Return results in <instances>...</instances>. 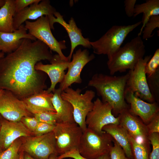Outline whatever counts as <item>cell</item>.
Instances as JSON below:
<instances>
[{
	"mask_svg": "<svg viewBox=\"0 0 159 159\" xmlns=\"http://www.w3.org/2000/svg\"><path fill=\"white\" fill-rule=\"evenodd\" d=\"M49 49L39 40L24 39L17 49L0 59V89L11 92L21 100L44 90L47 74L35 66L42 60L52 59Z\"/></svg>",
	"mask_w": 159,
	"mask_h": 159,
	"instance_id": "1",
	"label": "cell"
},
{
	"mask_svg": "<svg viewBox=\"0 0 159 159\" xmlns=\"http://www.w3.org/2000/svg\"><path fill=\"white\" fill-rule=\"evenodd\" d=\"M128 77V73L120 76L97 73L92 76L88 85L95 89L103 102L111 106L112 114L118 115L124 110L129 108L124 97Z\"/></svg>",
	"mask_w": 159,
	"mask_h": 159,
	"instance_id": "2",
	"label": "cell"
},
{
	"mask_svg": "<svg viewBox=\"0 0 159 159\" xmlns=\"http://www.w3.org/2000/svg\"><path fill=\"white\" fill-rule=\"evenodd\" d=\"M145 52V46L140 36L133 38L108 59L107 65L110 75L133 69L139 60L143 58Z\"/></svg>",
	"mask_w": 159,
	"mask_h": 159,
	"instance_id": "3",
	"label": "cell"
},
{
	"mask_svg": "<svg viewBox=\"0 0 159 159\" xmlns=\"http://www.w3.org/2000/svg\"><path fill=\"white\" fill-rule=\"evenodd\" d=\"M142 23L127 25H114L98 40L90 42L94 53L106 55L108 59L121 47L128 34Z\"/></svg>",
	"mask_w": 159,
	"mask_h": 159,
	"instance_id": "4",
	"label": "cell"
},
{
	"mask_svg": "<svg viewBox=\"0 0 159 159\" xmlns=\"http://www.w3.org/2000/svg\"><path fill=\"white\" fill-rule=\"evenodd\" d=\"M113 139L105 132L100 135L87 128L83 132L78 150L86 158L97 159L109 153L113 145Z\"/></svg>",
	"mask_w": 159,
	"mask_h": 159,
	"instance_id": "5",
	"label": "cell"
},
{
	"mask_svg": "<svg viewBox=\"0 0 159 159\" xmlns=\"http://www.w3.org/2000/svg\"><path fill=\"white\" fill-rule=\"evenodd\" d=\"M81 92L79 88L74 90L69 87L62 92L61 97L72 105L75 122L83 132L87 128L86 118L92 108L94 103L92 100L95 96V92L91 90H87L84 94Z\"/></svg>",
	"mask_w": 159,
	"mask_h": 159,
	"instance_id": "6",
	"label": "cell"
},
{
	"mask_svg": "<svg viewBox=\"0 0 159 159\" xmlns=\"http://www.w3.org/2000/svg\"><path fill=\"white\" fill-rule=\"evenodd\" d=\"M25 27L29 34L45 43L49 49L56 52L63 60L68 61L62 51L66 49L64 40L58 41L53 35L48 16H43L33 22L26 20Z\"/></svg>",
	"mask_w": 159,
	"mask_h": 159,
	"instance_id": "7",
	"label": "cell"
},
{
	"mask_svg": "<svg viewBox=\"0 0 159 159\" xmlns=\"http://www.w3.org/2000/svg\"><path fill=\"white\" fill-rule=\"evenodd\" d=\"M58 155L78 149L83 131L76 123H57L53 130Z\"/></svg>",
	"mask_w": 159,
	"mask_h": 159,
	"instance_id": "8",
	"label": "cell"
},
{
	"mask_svg": "<svg viewBox=\"0 0 159 159\" xmlns=\"http://www.w3.org/2000/svg\"><path fill=\"white\" fill-rule=\"evenodd\" d=\"M22 140L21 151L35 159H49L51 155L57 153L53 131L41 135L22 137Z\"/></svg>",
	"mask_w": 159,
	"mask_h": 159,
	"instance_id": "9",
	"label": "cell"
},
{
	"mask_svg": "<svg viewBox=\"0 0 159 159\" xmlns=\"http://www.w3.org/2000/svg\"><path fill=\"white\" fill-rule=\"evenodd\" d=\"M151 57L147 55L140 59L133 69L129 70L126 85L136 96L149 103L155 102L150 91L145 72L146 65Z\"/></svg>",
	"mask_w": 159,
	"mask_h": 159,
	"instance_id": "10",
	"label": "cell"
},
{
	"mask_svg": "<svg viewBox=\"0 0 159 159\" xmlns=\"http://www.w3.org/2000/svg\"><path fill=\"white\" fill-rule=\"evenodd\" d=\"M93 103L92 110L86 117L87 128L101 135L104 132L102 129L105 126L110 124H119V118L114 116L112 113V108L109 104L98 98Z\"/></svg>",
	"mask_w": 159,
	"mask_h": 159,
	"instance_id": "11",
	"label": "cell"
},
{
	"mask_svg": "<svg viewBox=\"0 0 159 159\" xmlns=\"http://www.w3.org/2000/svg\"><path fill=\"white\" fill-rule=\"evenodd\" d=\"M72 57V60L69 64L68 71L58 88L62 92L74 83H82L81 71L87 64L95 58V56L93 54H90L87 49L82 50L80 49L73 54Z\"/></svg>",
	"mask_w": 159,
	"mask_h": 159,
	"instance_id": "12",
	"label": "cell"
},
{
	"mask_svg": "<svg viewBox=\"0 0 159 159\" xmlns=\"http://www.w3.org/2000/svg\"><path fill=\"white\" fill-rule=\"evenodd\" d=\"M0 115L10 121H21L24 117H32L22 100L17 97L11 92L4 90L0 98Z\"/></svg>",
	"mask_w": 159,
	"mask_h": 159,
	"instance_id": "13",
	"label": "cell"
},
{
	"mask_svg": "<svg viewBox=\"0 0 159 159\" xmlns=\"http://www.w3.org/2000/svg\"><path fill=\"white\" fill-rule=\"evenodd\" d=\"M48 18L51 29H54V24L57 23L65 29L68 33L71 44L70 51L67 57L69 61H70L74 50L77 47L82 45L86 48L90 49L92 47L89 39L83 37L81 30L77 27L73 17L70 18L69 23H67L64 19L63 16L59 12L56 11L54 16Z\"/></svg>",
	"mask_w": 159,
	"mask_h": 159,
	"instance_id": "14",
	"label": "cell"
},
{
	"mask_svg": "<svg viewBox=\"0 0 159 159\" xmlns=\"http://www.w3.org/2000/svg\"><path fill=\"white\" fill-rule=\"evenodd\" d=\"M124 97L129 106V110L133 115L139 117L146 125L159 112L158 103H149L136 96L130 90L126 87Z\"/></svg>",
	"mask_w": 159,
	"mask_h": 159,
	"instance_id": "15",
	"label": "cell"
},
{
	"mask_svg": "<svg viewBox=\"0 0 159 159\" xmlns=\"http://www.w3.org/2000/svg\"><path fill=\"white\" fill-rule=\"evenodd\" d=\"M0 146L3 151L19 138L34 136L21 121H9L0 115Z\"/></svg>",
	"mask_w": 159,
	"mask_h": 159,
	"instance_id": "16",
	"label": "cell"
},
{
	"mask_svg": "<svg viewBox=\"0 0 159 159\" xmlns=\"http://www.w3.org/2000/svg\"><path fill=\"white\" fill-rule=\"evenodd\" d=\"M128 108L124 110L118 115L119 124L137 142L150 145L146 125L138 117L131 113Z\"/></svg>",
	"mask_w": 159,
	"mask_h": 159,
	"instance_id": "17",
	"label": "cell"
},
{
	"mask_svg": "<svg viewBox=\"0 0 159 159\" xmlns=\"http://www.w3.org/2000/svg\"><path fill=\"white\" fill-rule=\"evenodd\" d=\"M56 11L49 0H41L39 3L32 4L14 14L13 21L14 30L18 29L28 20H37L44 15L49 17L54 16Z\"/></svg>",
	"mask_w": 159,
	"mask_h": 159,
	"instance_id": "18",
	"label": "cell"
},
{
	"mask_svg": "<svg viewBox=\"0 0 159 159\" xmlns=\"http://www.w3.org/2000/svg\"><path fill=\"white\" fill-rule=\"evenodd\" d=\"M69 62L62 59L57 54L53 55L50 64H44L40 62L36 64L35 69L44 72L49 77L51 84L47 90L49 92L53 93L57 84L62 81L65 75V70L68 68Z\"/></svg>",
	"mask_w": 159,
	"mask_h": 159,
	"instance_id": "19",
	"label": "cell"
},
{
	"mask_svg": "<svg viewBox=\"0 0 159 159\" xmlns=\"http://www.w3.org/2000/svg\"><path fill=\"white\" fill-rule=\"evenodd\" d=\"M24 26L21 25L18 29L11 33L0 32V50L4 53H10L17 49L24 39L35 41L36 39L27 32Z\"/></svg>",
	"mask_w": 159,
	"mask_h": 159,
	"instance_id": "20",
	"label": "cell"
},
{
	"mask_svg": "<svg viewBox=\"0 0 159 159\" xmlns=\"http://www.w3.org/2000/svg\"><path fill=\"white\" fill-rule=\"evenodd\" d=\"M53 96L52 92L44 90L22 100L28 110L33 115L44 112H56L51 101Z\"/></svg>",
	"mask_w": 159,
	"mask_h": 159,
	"instance_id": "21",
	"label": "cell"
},
{
	"mask_svg": "<svg viewBox=\"0 0 159 159\" xmlns=\"http://www.w3.org/2000/svg\"><path fill=\"white\" fill-rule=\"evenodd\" d=\"M62 92L59 88L55 89L51 99L56 112L57 123L75 122L72 106L69 102L62 99L61 97Z\"/></svg>",
	"mask_w": 159,
	"mask_h": 159,
	"instance_id": "22",
	"label": "cell"
},
{
	"mask_svg": "<svg viewBox=\"0 0 159 159\" xmlns=\"http://www.w3.org/2000/svg\"><path fill=\"white\" fill-rule=\"evenodd\" d=\"M102 130L112 137L121 147L127 157L133 159L128 134L125 128L119 124H110L104 126Z\"/></svg>",
	"mask_w": 159,
	"mask_h": 159,
	"instance_id": "23",
	"label": "cell"
},
{
	"mask_svg": "<svg viewBox=\"0 0 159 159\" xmlns=\"http://www.w3.org/2000/svg\"><path fill=\"white\" fill-rule=\"evenodd\" d=\"M143 13L142 26L138 36H140L145 24L150 18L154 15H159V0H147L145 2L135 6L133 16Z\"/></svg>",
	"mask_w": 159,
	"mask_h": 159,
	"instance_id": "24",
	"label": "cell"
},
{
	"mask_svg": "<svg viewBox=\"0 0 159 159\" xmlns=\"http://www.w3.org/2000/svg\"><path fill=\"white\" fill-rule=\"evenodd\" d=\"M15 0H6L0 8V32H13V16L15 13Z\"/></svg>",
	"mask_w": 159,
	"mask_h": 159,
	"instance_id": "25",
	"label": "cell"
},
{
	"mask_svg": "<svg viewBox=\"0 0 159 159\" xmlns=\"http://www.w3.org/2000/svg\"><path fill=\"white\" fill-rule=\"evenodd\" d=\"M133 159H149L150 146L139 143L128 134Z\"/></svg>",
	"mask_w": 159,
	"mask_h": 159,
	"instance_id": "26",
	"label": "cell"
},
{
	"mask_svg": "<svg viewBox=\"0 0 159 159\" xmlns=\"http://www.w3.org/2000/svg\"><path fill=\"white\" fill-rule=\"evenodd\" d=\"M22 138L15 140L6 150L0 154V159H19L21 152Z\"/></svg>",
	"mask_w": 159,
	"mask_h": 159,
	"instance_id": "27",
	"label": "cell"
},
{
	"mask_svg": "<svg viewBox=\"0 0 159 159\" xmlns=\"http://www.w3.org/2000/svg\"><path fill=\"white\" fill-rule=\"evenodd\" d=\"M150 92L155 101L158 103L159 100V69L156 72L147 77Z\"/></svg>",
	"mask_w": 159,
	"mask_h": 159,
	"instance_id": "28",
	"label": "cell"
},
{
	"mask_svg": "<svg viewBox=\"0 0 159 159\" xmlns=\"http://www.w3.org/2000/svg\"><path fill=\"white\" fill-rule=\"evenodd\" d=\"M159 28V15L151 16L145 24L143 29V39H147L153 36L152 32L156 28Z\"/></svg>",
	"mask_w": 159,
	"mask_h": 159,
	"instance_id": "29",
	"label": "cell"
},
{
	"mask_svg": "<svg viewBox=\"0 0 159 159\" xmlns=\"http://www.w3.org/2000/svg\"><path fill=\"white\" fill-rule=\"evenodd\" d=\"M159 69V49H157L146 64L145 72L147 76H149L155 73Z\"/></svg>",
	"mask_w": 159,
	"mask_h": 159,
	"instance_id": "30",
	"label": "cell"
},
{
	"mask_svg": "<svg viewBox=\"0 0 159 159\" xmlns=\"http://www.w3.org/2000/svg\"><path fill=\"white\" fill-rule=\"evenodd\" d=\"M148 139L152 146L149 159H159V133L154 132L148 135Z\"/></svg>",
	"mask_w": 159,
	"mask_h": 159,
	"instance_id": "31",
	"label": "cell"
},
{
	"mask_svg": "<svg viewBox=\"0 0 159 159\" xmlns=\"http://www.w3.org/2000/svg\"><path fill=\"white\" fill-rule=\"evenodd\" d=\"M33 116L39 122L55 125L57 122L56 112H44L36 113Z\"/></svg>",
	"mask_w": 159,
	"mask_h": 159,
	"instance_id": "32",
	"label": "cell"
},
{
	"mask_svg": "<svg viewBox=\"0 0 159 159\" xmlns=\"http://www.w3.org/2000/svg\"><path fill=\"white\" fill-rule=\"evenodd\" d=\"M109 154L110 159H131L127 157L121 147L113 139Z\"/></svg>",
	"mask_w": 159,
	"mask_h": 159,
	"instance_id": "33",
	"label": "cell"
},
{
	"mask_svg": "<svg viewBox=\"0 0 159 159\" xmlns=\"http://www.w3.org/2000/svg\"><path fill=\"white\" fill-rule=\"evenodd\" d=\"M55 125L39 122L33 132L34 136L41 135L53 131Z\"/></svg>",
	"mask_w": 159,
	"mask_h": 159,
	"instance_id": "34",
	"label": "cell"
},
{
	"mask_svg": "<svg viewBox=\"0 0 159 159\" xmlns=\"http://www.w3.org/2000/svg\"><path fill=\"white\" fill-rule=\"evenodd\" d=\"M21 121L30 131L33 133L39 122L34 116H26L22 118Z\"/></svg>",
	"mask_w": 159,
	"mask_h": 159,
	"instance_id": "35",
	"label": "cell"
},
{
	"mask_svg": "<svg viewBox=\"0 0 159 159\" xmlns=\"http://www.w3.org/2000/svg\"><path fill=\"white\" fill-rule=\"evenodd\" d=\"M41 1V0H15V14L19 12L29 5L34 3H39Z\"/></svg>",
	"mask_w": 159,
	"mask_h": 159,
	"instance_id": "36",
	"label": "cell"
},
{
	"mask_svg": "<svg viewBox=\"0 0 159 159\" xmlns=\"http://www.w3.org/2000/svg\"><path fill=\"white\" fill-rule=\"evenodd\" d=\"M148 135L153 133H159V112L157 113L147 125Z\"/></svg>",
	"mask_w": 159,
	"mask_h": 159,
	"instance_id": "37",
	"label": "cell"
},
{
	"mask_svg": "<svg viewBox=\"0 0 159 159\" xmlns=\"http://www.w3.org/2000/svg\"><path fill=\"white\" fill-rule=\"evenodd\" d=\"M67 158L74 159H88L82 156L78 150L74 149L63 154L58 155L56 159H61Z\"/></svg>",
	"mask_w": 159,
	"mask_h": 159,
	"instance_id": "38",
	"label": "cell"
},
{
	"mask_svg": "<svg viewBox=\"0 0 159 159\" xmlns=\"http://www.w3.org/2000/svg\"><path fill=\"white\" fill-rule=\"evenodd\" d=\"M136 0H125L124 1L125 11L127 15L131 17L133 16Z\"/></svg>",
	"mask_w": 159,
	"mask_h": 159,
	"instance_id": "39",
	"label": "cell"
},
{
	"mask_svg": "<svg viewBox=\"0 0 159 159\" xmlns=\"http://www.w3.org/2000/svg\"><path fill=\"white\" fill-rule=\"evenodd\" d=\"M97 159H110L109 154V153L102 155L98 158Z\"/></svg>",
	"mask_w": 159,
	"mask_h": 159,
	"instance_id": "40",
	"label": "cell"
},
{
	"mask_svg": "<svg viewBox=\"0 0 159 159\" xmlns=\"http://www.w3.org/2000/svg\"><path fill=\"white\" fill-rule=\"evenodd\" d=\"M24 159H35L32 157L28 154L24 153Z\"/></svg>",
	"mask_w": 159,
	"mask_h": 159,
	"instance_id": "41",
	"label": "cell"
},
{
	"mask_svg": "<svg viewBox=\"0 0 159 159\" xmlns=\"http://www.w3.org/2000/svg\"><path fill=\"white\" fill-rule=\"evenodd\" d=\"M58 155L57 153L53 154L51 155L49 159H56Z\"/></svg>",
	"mask_w": 159,
	"mask_h": 159,
	"instance_id": "42",
	"label": "cell"
},
{
	"mask_svg": "<svg viewBox=\"0 0 159 159\" xmlns=\"http://www.w3.org/2000/svg\"><path fill=\"white\" fill-rule=\"evenodd\" d=\"M6 0H0V8L5 4Z\"/></svg>",
	"mask_w": 159,
	"mask_h": 159,
	"instance_id": "43",
	"label": "cell"
},
{
	"mask_svg": "<svg viewBox=\"0 0 159 159\" xmlns=\"http://www.w3.org/2000/svg\"><path fill=\"white\" fill-rule=\"evenodd\" d=\"M24 153L22 151H21L19 159H24Z\"/></svg>",
	"mask_w": 159,
	"mask_h": 159,
	"instance_id": "44",
	"label": "cell"
},
{
	"mask_svg": "<svg viewBox=\"0 0 159 159\" xmlns=\"http://www.w3.org/2000/svg\"><path fill=\"white\" fill-rule=\"evenodd\" d=\"M4 53L2 52H0V59L1 58L3 57L4 56Z\"/></svg>",
	"mask_w": 159,
	"mask_h": 159,
	"instance_id": "45",
	"label": "cell"
},
{
	"mask_svg": "<svg viewBox=\"0 0 159 159\" xmlns=\"http://www.w3.org/2000/svg\"><path fill=\"white\" fill-rule=\"evenodd\" d=\"M4 90L0 89V98L3 93Z\"/></svg>",
	"mask_w": 159,
	"mask_h": 159,
	"instance_id": "46",
	"label": "cell"
},
{
	"mask_svg": "<svg viewBox=\"0 0 159 159\" xmlns=\"http://www.w3.org/2000/svg\"><path fill=\"white\" fill-rule=\"evenodd\" d=\"M3 151L0 146V154Z\"/></svg>",
	"mask_w": 159,
	"mask_h": 159,
	"instance_id": "47",
	"label": "cell"
},
{
	"mask_svg": "<svg viewBox=\"0 0 159 159\" xmlns=\"http://www.w3.org/2000/svg\"><path fill=\"white\" fill-rule=\"evenodd\" d=\"M72 159L71 158H69L68 159H66V158H63V159Z\"/></svg>",
	"mask_w": 159,
	"mask_h": 159,
	"instance_id": "48",
	"label": "cell"
},
{
	"mask_svg": "<svg viewBox=\"0 0 159 159\" xmlns=\"http://www.w3.org/2000/svg\"></svg>",
	"mask_w": 159,
	"mask_h": 159,
	"instance_id": "49",
	"label": "cell"
}]
</instances>
